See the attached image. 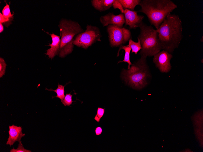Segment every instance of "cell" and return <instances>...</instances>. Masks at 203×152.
<instances>
[{"label": "cell", "instance_id": "cell-16", "mask_svg": "<svg viewBox=\"0 0 203 152\" xmlns=\"http://www.w3.org/2000/svg\"><path fill=\"white\" fill-rule=\"evenodd\" d=\"M137 38L138 40L137 42H135L131 39L129 41L128 45H127L131 48V53H134L135 54H137L138 52L141 49L140 40L138 38Z\"/></svg>", "mask_w": 203, "mask_h": 152}, {"label": "cell", "instance_id": "cell-20", "mask_svg": "<svg viewBox=\"0 0 203 152\" xmlns=\"http://www.w3.org/2000/svg\"><path fill=\"white\" fill-rule=\"evenodd\" d=\"M7 64L2 58H0V77H2L5 74Z\"/></svg>", "mask_w": 203, "mask_h": 152}, {"label": "cell", "instance_id": "cell-15", "mask_svg": "<svg viewBox=\"0 0 203 152\" xmlns=\"http://www.w3.org/2000/svg\"><path fill=\"white\" fill-rule=\"evenodd\" d=\"M124 9L134 11L136 6L139 5L141 0H119Z\"/></svg>", "mask_w": 203, "mask_h": 152}, {"label": "cell", "instance_id": "cell-13", "mask_svg": "<svg viewBox=\"0 0 203 152\" xmlns=\"http://www.w3.org/2000/svg\"><path fill=\"white\" fill-rule=\"evenodd\" d=\"M115 0H92L91 4L93 7L99 11H104L109 9L112 6Z\"/></svg>", "mask_w": 203, "mask_h": 152}, {"label": "cell", "instance_id": "cell-21", "mask_svg": "<svg viewBox=\"0 0 203 152\" xmlns=\"http://www.w3.org/2000/svg\"><path fill=\"white\" fill-rule=\"evenodd\" d=\"M10 152H31V151L29 150H27L24 148V147L21 141L19 143V144L18 145V147L15 149L12 148L10 150Z\"/></svg>", "mask_w": 203, "mask_h": 152}, {"label": "cell", "instance_id": "cell-19", "mask_svg": "<svg viewBox=\"0 0 203 152\" xmlns=\"http://www.w3.org/2000/svg\"><path fill=\"white\" fill-rule=\"evenodd\" d=\"M72 96L73 95H71V93H67L63 101L62 102V103L65 106H70L73 102Z\"/></svg>", "mask_w": 203, "mask_h": 152}, {"label": "cell", "instance_id": "cell-24", "mask_svg": "<svg viewBox=\"0 0 203 152\" xmlns=\"http://www.w3.org/2000/svg\"><path fill=\"white\" fill-rule=\"evenodd\" d=\"M0 23L4 24L6 27H8L12 23V21L8 19L5 18L3 15L0 12Z\"/></svg>", "mask_w": 203, "mask_h": 152}, {"label": "cell", "instance_id": "cell-25", "mask_svg": "<svg viewBox=\"0 0 203 152\" xmlns=\"http://www.w3.org/2000/svg\"><path fill=\"white\" fill-rule=\"evenodd\" d=\"M102 132V129L100 127H96L95 130V133L96 135H100Z\"/></svg>", "mask_w": 203, "mask_h": 152}, {"label": "cell", "instance_id": "cell-22", "mask_svg": "<svg viewBox=\"0 0 203 152\" xmlns=\"http://www.w3.org/2000/svg\"><path fill=\"white\" fill-rule=\"evenodd\" d=\"M104 113L105 109L98 107L97 109V113L94 118V119L98 122H99L101 118L103 116Z\"/></svg>", "mask_w": 203, "mask_h": 152}, {"label": "cell", "instance_id": "cell-4", "mask_svg": "<svg viewBox=\"0 0 203 152\" xmlns=\"http://www.w3.org/2000/svg\"><path fill=\"white\" fill-rule=\"evenodd\" d=\"M58 26L61 36L59 56L63 58L72 52L74 37L84 30L78 22L65 19L60 21Z\"/></svg>", "mask_w": 203, "mask_h": 152}, {"label": "cell", "instance_id": "cell-12", "mask_svg": "<svg viewBox=\"0 0 203 152\" xmlns=\"http://www.w3.org/2000/svg\"><path fill=\"white\" fill-rule=\"evenodd\" d=\"M46 33L50 35L52 39V42L51 44H49V46L50 47L47 50L46 54L48 56L49 58L52 59L55 56L59 54L60 41V36L57 35L54 33L51 34L49 33L48 32Z\"/></svg>", "mask_w": 203, "mask_h": 152}, {"label": "cell", "instance_id": "cell-1", "mask_svg": "<svg viewBox=\"0 0 203 152\" xmlns=\"http://www.w3.org/2000/svg\"><path fill=\"white\" fill-rule=\"evenodd\" d=\"M156 30L162 49L173 53L183 38L182 22L178 15L170 13Z\"/></svg>", "mask_w": 203, "mask_h": 152}, {"label": "cell", "instance_id": "cell-8", "mask_svg": "<svg viewBox=\"0 0 203 152\" xmlns=\"http://www.w3.org/2000/svg\"><path fill=\"white\" fill-rule=\"evenodd\" d=\"M153 62L155 66L162 73H168L171 68L170 61L172 55L164 50L154 55Z\"/></svg>", "mask_w": 203, "mask_h": 152}, {"label": "cell", "instance_id": "cell-17", "mask_svg": "<svg viewBox=\"0 0 203 152\" xmlns=\"http://www.w3.org/2000/svg\"><path fill=\"white\" fill-rule=\"evenodd\" d=\"M65 86H63L62 85L59 84H58L57 88L55 90H53L52 89H46V90L49 91H53L56 93L57 96L54 97H57L59 98L61 100L62 102L65 96L64 95V87Z\"/></svg>", "mask_w": 203, "mask_h": 152}, {"label": "cell", "instance_id": "cell-14", "mask_svg": "<svg viewBox=\"0 0 203 152\" xmlns=\"http://www.w3.org/2000/svg\"><path fill=\"white\" fill-rule=\"evenodd\" d=\"M123 49L125 52V54L124 59L122 61H118V64L123 62H127L128 64L127 69H130V66L132 64L130 60V53L131 50V48L127 46L121 45L120 46L119 49L118 51L117 57L119 56V52L121 49Z\"/></svg>", "mask_w": 203, "mask_h": 152}, {"label": "cell", "instance_id": "cell-2", "mask_svg": "<svg viewBox=\"0 0 203 152\" xmlns=\"http://www.w3.org/2000/svg\"><path fill=\"white\" fill-rule=\"evenodd\" d=\"M139 5L141 9L137 12L144 13L151 25L158 29L167 16L177 8L170 0H142Z\"/></svg>", "mask_w": 203, "mask_h": 152}, {"label": "cell", "instance_id": "cell-23", "mask_svg": "<svg viewBox=\"0 0 203 152\" xmlns=\"http://www.w3.org/2000/svg\"><path fill=\"white\" fill-rule=\"evenodd\" d=\"M112 6L114 9H119L121 13L123 14L124 9L119 0H115L112 4Z\"/></svg>", "mask_w": 203, "mask_h": 152}, {"label": "cell", "instance_id": "cell-7", "mask_svg": "<svg viewBox=\"0 0 203 152\" xmlns=\"http://www.w3.org/2000/svg\"><path fill=\"white\" fill-rule=\"evenodd\" d=\"M109 44L112 47H117L125 44L132 39L130 31L124 27L109 25L107 27Z\"/></svg>", "mask_w": 203, "mask_h": 152}, {"label": "cell", "instance_id": "cell-3", "mask_svg": "<svg viewBox=\"0 0 203 152\" xmlns=\"http://www.w3.org/2000/svg\"><path fill=\"white\" fill-rule=\"evenodd\" d=\"M140 56V58L132 64L130 69H123L122 72V77L125 81L133 88L138 90L143 88L147 84V79L150 76L147 56Z\"/></svg>", "mask_w": 203, "mask_h": 152}, {"label": "cell", "instance_id": "cell-26", "mask_svg": "<svg viewBox=\"0 0 203 152\" xmlns=\"http://www.w3.org/2000/svg\"><path fill=\"white\" fill-rule=\"evenodd\" d=\"M4 30V27L2 23H0V33L2 32Z\"/></svg>", "mask_w": 203, "mask_h": 152}, {"label": "cell", "instance_id": "cell-10", "mask_svg": "<svg viewBox=\"0 0 203 152\" xmlns=\"http://www.w3.org/2000/svg\"><path fill=\"white\" fill-rule=\"evenodd\" d=\"M100 21L103 26L112 25L120 28L123 27L125 22L124 15L121 13L115 15L112 13H109L105 15L101 16Z\"/></svg>", "mask_w": 203, "mask_h": 152}, {"label": "cell", "instance_id": "cell-18", "mask_svg": "<svg viewBox=\"0 0 203 152\" xmlns=\"http://www.w3.org/2000/svg\"><path fill=\"white\" fill-rule=\"evenodd\" d=\"M2 14L6 19L9 20L11 21L13 19L14 14H12L10 10V6L6 3V5L3 8L2 11Z\"/></svg>", "mask_w": 203, "mask_h": 152}, {"label": "cell", "instance_id": "cell-6", "mask_svg": "<svg viewBox=\"0 0 203 152\" xmlns=\"http://www.w3.org/2000/svg\"><path fill=\"white\" fill-rule=\"evenodd\" d=\"M86 28L84 32L76 36L73 41V45L87 49L96 41H101L102 36L98 28L88 25Z\"/></svg>", "mask_w": 203, "mask_h": 152}, {"label": "cell", "instance_id": "cell-9", "mask_svg": "<svg viewBox=\"0 0 203 152\" xmlns=\"http://www.w3.org/2000/svg\"><path fill=\"white\" fill-rule=\"evenodd\" d=\"M137 11L125 9L123 14L125 19V25L129 26V29H136L139 27L143 22L144 16L138 15Z\"/></svg>", "mask_w": 203, "mask_h": 152}, {"label": "cell", "instance_id": "cell-11", "mask_svg": "<svg viewBox=\"0 0 203 152\" xmlns=\"http://www.w3.org/2000/svg\"><path fill=\"white\" fill-rule=\"evenodd\" d=\"M9 136L6 142L7 145L10 147L13 145L16 141L21 142V138L25 136V134L22 133V128L21 127L17 126L13 124L9 126Z\"/></svg>", "mask_w": 203, "mask_h": 152}, {"label": "cell", "instance_id": "cell-5", "mask_svg": "<svg viewBox=\"0 0 203 152\" xmlns=\"http://www.w3.org/2000/svg\"><path fill=\"white\" fill-rule=\"evenodd\" d=\"M139 28L140 33L137 38L139 39L141 46L140 55L152 56L160 52L162 48L157 30L143 22Z\"/></svg>", "mask_w": 203, "mask_h": 152}]
</instances>
